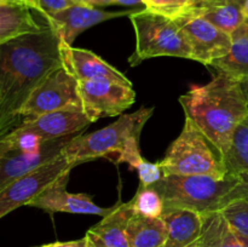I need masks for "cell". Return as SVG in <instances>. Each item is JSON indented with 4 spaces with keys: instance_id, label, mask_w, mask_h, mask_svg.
Returning a JSON list of instances; mask_svg holds the SVG:
<instances>
[{
    "instance_id": "cell-1",
    "label": "cell",
    "mask_w": 248,
    "mask_h": 247,
    "mask_svg": "<svg viewBox=\"0 0 248 247\" xmlns=\"http://www.w3.org/2000/svg\"><path fill=\"white\" fill-rule=\"evenodd\" d=\"M61 36L48 26L0 45V137L17 126L19 110L39 85L63 67Z\"/></svg>"
},
{
    "instance_id": "cell-2",
    "label": "cell",
    "mask_w": 248,
    "mask_h": 247,
    "mask_svg": "<svg viewBox=\"0 0 248 247\" xmlns=\"http://www.w3.org/2000/svg\"><path fill=\"white\" fill-rule=\"evenodd\" d=\"M186 119L198 127L227 154L237 126L248 115V98L242 81L223 73L206 85L190 87L181 96Z\"/></svg>"
},
{
    "instance_id": "cell-3",
    "label": "cell",
    "mask_w": 248,
    "mask_h": 247,
    "mask_svg": "<svg viewBox=\"0 0 248 247\" xmlns=\"http://www.w3.org/2000/svg\"><path fill=\"white\" fill-rule=\"evenodd\" d=\"M159 165L164 176L194 174L222 179L228 174L223 153L194 121L186 118L181 135L170 145Z\"/></svg>"
},
{
    "instance_id": "cell-4",
    "label": "cell",
    "mask_w": 248,
    "mask_h": 247,
    "mask_svg": "<svg viewBox=\"0 0 248 247\" xmlns=\"http://www.w3.org/2000/svg\"><path fill=\"white\" fill-rule=\"evenodd\" d=\"M128 17L136 34V50L128 58L132 67L162 56L194 61L186 34L173 18L145 7L137 9Z\"/></svg>"
},
{
    "instance_id": "cell-5",
    "label": "cell",
    "mask_w": 248,
    "mask_h": 247,
    "mask_svg": "<svg viewBox=\"0 0 248 247\" xmlns=\"http://www.w3.org/2000/svg\"><path fill=\"white\" fill-rule=\"evenodd\" d=\"M236 182L237 177L230 174L222 179L211 176L170 174L153 186L161 196L165 208H184L205 215L219 210L224 196Z\"/></svg>"
},
{
    "instance_id": "cell-6",
    "label": "cell",
    "mask_w": 248,
    "mask_h": 247,
    "mask_svg": "<svg viewBox=\"0 0 248 247\" xmlns=\"http://www.w3.org/2000/svg\"><path fill=\"white\" fill-rule=\"evenodd\" d=\"M153 113V107H142L132 114H123L115 123L96 132L78 135L65 145L62 154L79 165L97 157H113L116 160L130 139L140 137L143 127Z\"/></svg>"
},
{
    "instance_id": "cell-7",
    "label": "cell",
    "mask_w": 248,
    "mask_h": 247,
    "mask_svg": "<svg viewBox=\"0 0 248 247\" xmlns=\"http://www.w3.org/2000/svg\"><path fill=\"white\" fill-rule=\"evenodd\" d=\"M91 124L82 111L60 110L23 121L0 139L14 148L31 150L50 140L84 132Z\"/></svg>"
},
{
    "instance_id": "cell-8",
    "label": "cell",
    "mask_w": 248,
    "mask_h": 247,
    "mask_svg": "<svg viewBox=\"0 0 248 247\" xmlns=\"http://www.w3.org/2000/svg\"><path fill=\"white\" fill-rule=\"evenodd\" d=\"M60 110L82 111L78 81L64 67L53 70L31 94L17 116V126Z\"/></svg>"
},
{
    "instance_id": "cell-9",
    "label": "cell",
    "mask_w": 248,
    "mask_h": 247,
    "mask_svg": "<svg viewBox=\"0 0 248 247\" xmlns=\"http://www.w3.org/2000/svg\"><path fill=\"white\" fill-rule=\"evenodd\" d=\"M78 165V162L70 161L61 154L52 161L31 170L5 185L0 190V219L21 206H28L58 176L67 170H73Z\"/></svg>"
},
{
    "instance_id": "cell-10",
    "label": "cell",
    "mask_w": 248,
    "mask_h": 247,
    "mask_svg": "<svg viewBox=\"0 0 248 247\" xmlns=\"http://www.w3.org/2000/svg\"><path fill=\"white\" fill-rule=\"evenodd\" d=\"M78 93L82 113L92 124L102 118L120 115L136 101L132 86L104 80L78 81Z\"/></svg>"
},
{
    "instance_id": "cell-11",
    "label": "cell",
    "mask_w": 248,
    "mask_h": 247,
    "mask_svg": "<svg viewBox=\"0 0 248 247\" xmlns=\"http://www.w3.org/2000/svg\"><path fill=\"white\" fill-rule=\"evenodd\" d=\"M78 135L80 133L50 140L31 150L10 147L0 139V190L18 177L60 156L65 145Z\"/></svg>"
},
{
    "instance_id": "cell-12",
    "label": "cell",
    "mask_w": 248,
    "mask_h": 247,
    "mask_svg": "<svg viewBox=\"0 0 248 247\" xmlns=\"http://www.w3.org/2000/svg\"><path fill=\"white\" fill-rule=\"evenodd\" d=\"M173 19L186 34L196 62L211 65L215 61L227 56L232 48V35L203 17L181 15Z\"/></svg>"
},
{
    "instance_id": "cell-13",
    "label": "cell",
    "mask_w": 248,
    "mask_h": 247,
    "mask_svg": "<svg viewBox=\"0 0 248 247\" xmlns=\"http://www.w3.org/2000/svg\"><path fill=\"white\" fill-rule=\"evenodd\" d=\"M72 169L63 172L52 183L46 186L38 196L33 199L28 206L40 208L48 213H78V215H96L106 217L115 206L108 208L96 205L92 196L87 194H72L67 190L68 181Z\"/></svg>"
},
{
    "instance_id": "cell-14",
    "label": "cell",
    "mask_w": 248,
    "mask_h": 247,
    "mask_svg": "<svg viewBox=\"0 0 248 247\" xmlns=\"http://www.w3.org/2000/svg\"><path fill=\"white\" fill-rule=\"evenodd\" d=\"M137 9L125 11H107L99 7L75 4L63 11L41 17L48 26L57 31L63 43L72 45L75 39L86 29L109 19L130 16Z\"/></svg>"
},
{
    "instance_id": "cell-15",
    "label": "cell",
    "mask_w": 248,
    "mask_h": 247,
    "mask_svg": "<svg viewBox=\"0 0 248 247\" xmlns=\"http://www.w3.org/2000/svg\"><path fill=\"white\" fill-rule=\"evenodd\" d=\"M61 57L63 67L77 79V81L104 80L132 86V82L124 73L114 68L92 51L74 47L61 41Z\"/></svg>"
},
{
    "instance_id": "cell-16",
    "label": "cell",
    "mask_w": 248,
    "mask_h": 247,
    "mask_svg": "<svg viewBox=\"0 0 248 247\" xmlns=\"http://www.w3.org/2000/svg\"><path fill=\"white\" fill-rule=\"evenodd\" d=\"M135 215L131 202L115 205V208L87 230L85 239L89 247H128L126 227Z\"/></svg>"
},
{
    "instance_id": "cell-17",
    "label": "cell",
    "mask_w": 248,
    "mask_h": 247,
    "mask_svg": "<svg viewBox=\"0 0 248 247\" xmlns=\"http://www.w3.org/2000/svg\"><path fill=\"white\" fill-rule=\"evenodd\" d=\"M161 218L167 228L165 247H195L202 230L201 213L184 208H165Z\"/></svg>"
},
{
    "instance_id": "cell-18",
    "label": "cell",
    "mask_w": 248,
    "mask_h": 247,
    "mask_svg": "<svg viewBox=\"0 0 248 247\" xmlns=\"http://www.w3.org/2000/svg\"><path fill=\"white\" fill-rule=\"evenodd\" d=\"M202 217V230L195 247H248V239L239 234L219 211Z\"/></svg>"
},
{
    "instance_id": "cell-19",
    "label": "cell",
    "mask_w": 248,
    "mask_h": 247,
    "mask_svg": "<svg viewBox=\"0 0 248 247\" xmlns=\"http://www.w3.org/2000/svg\"><path fill=\"white\" fill-rule=\"evenodd\" d=\"M33 9L22 4H0V45L17 36L36 33L44 29L34 17Z\"/></svg>"
},
{
    "instance_id": "cell-20",
    "label": "cell",
    "mask_w": 248,
    "mask_h": 247,
    "mask_svg": "<svg viewBox=\"0 0 248 247\" xmlns=\"http://www.w3.org/2000/svg\"><path fill=\"white\" fill-rule=\"evenodd\" d=\"M211 65L218 73L232 79L240 81L248 79V17L232 33V48L228 55L215 61Z\"/></svg>"
},
{
    "instance_id": "cell-21",
    "label": "cell",
    "mask_w": 248,
    "mask_h": 247,
    "mask_svg": "<svg viewBox=\"0 0 248 247\" xmlns=\"http://www.w3.org/2000/svg\"><path fill=\"white\" fill-rule=\"evenodd\" d=\"M128 247H165L167 228L162 218L144 217L135 213L126 227Z\"/></svg>"
},
{
    "instance_id": "cell-22",
    "label": "cell",
    "mask_w": 248,
    "mask_h": 247,
    "mask_svg": "<svg viewBox=\"0 0 248 247\" xmlns=\"http://www.w3.org/2000/svg\"><path fill=\"white\" fill-rule=\"evenodd\" d=\"M198 16L203 17L230 35L247 17L244 10V0H218Z\"/></svg>"
},
{
    "instance_id": "cell-23",
    "label": "cell",
    "mask_w": 248,
    "mask_h": 247,
    "mask_svg": "<svg viewBox=\"0 0 248 247\" xmlns=\"http://www.w3.org/2000/svg\"><path fill=\"white\" fill-rule=\"evenodd\" d=\"M224 162L230 176H248V115L235 130Z\"/></svg>"
},
{
    "instance_id": "cell-24",
    "label": "cell",
    "mask_w": 248,
    "mask_h": 247,
    "mask_svg": "<svg viewBox=\"0 0 248 247\" xmlns=\"http://www.w3.org/2000/svg\"><path fill=\"white\" fill-rule=\"evenodd\" d=\"M133 212L150 218H161L165 206L161 196L153 185L138 186L135 198L130 201Z\"/></svg>"
},
{
    "instance_id": "cell-25",
    "label": "cell",
    "mask_w": 248,
    "mask_h": 247,
    "mask_svg": "<svg viewBox=\"0 0 248 247\" xmlns=\"http://www.w3.org/2000/svg\"><path fill=\"white\" fill-rule=\"evenodd\" d=\"M218 211L239 234L248 239V201L242 199L232 200Z\"/></svg>"
},
{
    "instance_id": "cell-26",
    "label": "cell",
    "mask_w": 248,
    "mask_h": 247,
    "mask_svg": "<svg viewBox=\"0 0 248 247\" xmlns=\"http://www.w3.org/2000/svg\"><path fill=\"white\" fill-rule=\"evenodd\" d=\"M189 0H143V6L150 11L176 18L186 9Z\"/></svg>"
},
{
    "instance_id": "cell-27",
    "label": "cell",
    "mask_w": 248,
    "mask_h": 247,
    "mask_svg": "<svg viewBox=\"0 0 248 247\" xmlns=\"http://www.w3.org/2000/svg\"><path fill=\"white\" fill-rule=\"evenodd\" d=\"M75 0H36L35 11L40 16L56 14L75 5Z\"/></svg>"
},
{
    "instance_id": "cell-28",
    "label": "cell",
    "mask_w": 248,
    "mask_h": 247,
    "mask_svg": "<svg viewBox=\"0 0 248 247\" xmlns=\"http://www.w3.org/2000/svg\"><path fill=\"white\" fill-rule=\"evenodd\" d=\"M236 199H242V200L248 201V176H237V182L234 185V188L224 196L222 201V207L227 202Z\"/></svg>"
},
{
    "instance_id": "cell-29",
    "label": "cell",
    "mask_w": 248,
    "mask_h": 247,
    "mask_svg": "<svg viewBox=\"0 0 248 247\" xmlns=\"http://www.w3.org/2000/svg\"><path fill=\"white\" fill-rule=\"evenodd\" d=\"M77 4L89 5L93 7L111 6V5H120V6H143V0H75Z\"/></svg>"
},
{
    "instance_id": "cell-30",
    "label": "cell",
    "mask_w": 248,
    "mask_h": 247,
    "mask_svg": "<svg viewBox=\"0 0 248 247\" xmlns=\"http://www.w3.org/2000/svg\"><path fill=\"white\" fill-rule=\"evenodd\" d=\"M218 0H189L186 9H184V11L181 15H193V16H198V15H200L201 12L205 11L206 9L212 6Z\"/></svg>"
},
{
    "instance_id": "cell-31",
    "label": "cell",
    "mask_w": 248,
    "mask_h": 247,
    "mask_svg": "<svg viewBox=\"0 0 248 247\" xmlns=\"http://www.w3.org/2000/svg\"><path fill=\"white\" fill-rule=\"evenodd\" d=\"M38 247H89L87 246V242L85 236L82 239L79 240H73V241H64V242H52V244L43 245V246Z\"/></svg>"
},
{
    "instance_id": "cell-32",
    "label": "cell",
    "mask_w": 248,
    "mask_h": 247,
    "mask_svg": "<svg viewBox=\"0 0 248 247\" xmlns=\"http://www.w3.org/2000/svg\"><path fill=\"white\" fill-rule=\"evenodd\" d=\"M36 0H0V4H22L27 5L35 11Z\"/></svg>"
},
{
    "instance_id": "cell-33",
    "label": "cell",
    "mask_w": 248,
    "mask_h": 247,
    "mask_svg": "<svg viewBox=\"0 0 248 247\" xmlns=\"http://www.w3.org/2000/svg\"><path fill=\"white\" fill-rule=\"evenodd\" d=\"M244 10H245V14L248 17V0H244Z\"/></svg>"
},
{
    "instance_id": "cell-34",
    "label": "cell",
    "mask_w": 248,
    "mask_h": 247,
    "mask_svg": "<svg viewBox=\"0 0 248 247\" xmlns=\"http://www.w3.org/2000/svg\"><path fill=\"white\" fill-rule=\"evenodd\" d=\"M242 84H244V87H245V91H246V94H247V98H248V79L245 80V81H242Z\"/></svg>"
},
{
    "instance_id": "cell-35",
    "label": "cell",
    "mask_w": 248,
    "mask_h": 247,
    "mask_svg": "<svg viewBox=\"0 0 248 247\" xmlns=\"http://www.w3.org/2000/svg\"><path fill=\"white\" fill-rule=\"evenodd\" d=\"M35 7H36V2H35Z\"/></svg>"
}]
</instances>
